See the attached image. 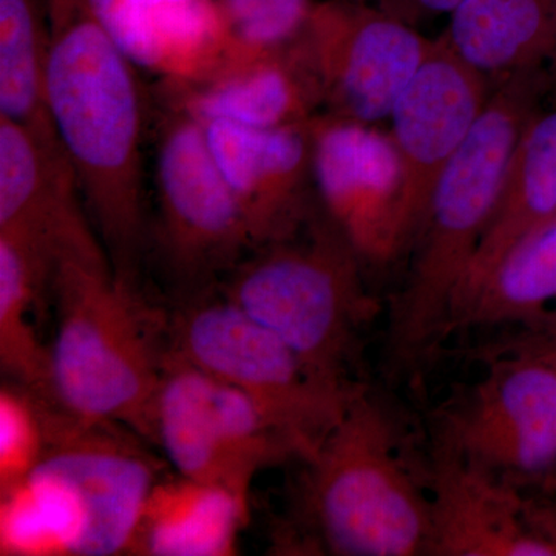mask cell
<instances>
[{
    "label": "cell",
    "instance_id": "obj_1",
    "mask_svg": "<svg viewBox=\"0 0 556 556\" xmlns=\"http://www.w3.org/2000/svg\"><path fill=\"white\" fill-rule=\"evenodd\" d=\"M46 9L51 124L115 277L139 292L150 241L142 159L146 102L138 67L87 0H46Z\"/></svg>",
    "mask_w": 556,
    "mask_h": 556
},
{
    "label": "cell",
    "instance_id": "obj_2",
    "mask_svg": "<svg viewBox=\"0 0 556 556\" xmlns=\"http://www.w3.org/2000/svg\"><path fill=\"white\" fill-rule=\"evenodd\" d=\"M50 294L56 311L49 345L51 404L153 442L167 348L141 294L115 277L93 226L61 241Z\"/></svg>",
    "mask_w": 556,
    "mask_h": 556
},
{
    "label": "cell",
    "instance_id": "obj_3",
    "mask_svg": "<svg viewBox=\"0 0 556 556\" xmlns=\"http://www.w3.org/2000/svg\"><path fill=\"white\" fill-rule=\"evenodd\" d=\"M548 94L547 68L497 83L477 126L439 178L388 327V357L413 367L448 334L450 317L495 211L508 161Z\"/></svg>",
    "mask_w": 556,
    "mask_h": 556
},
{
    "label": "cell",
    "instance_id": "obj_4",
    "mask_svg": "<svg viewBox=\"0 0 556 556\" xmlns=\"http://www.w3.org/2000/svg\"><path fill=\"white\" fill-rule=\"evenodd\" d=\"M397 439L386 407L361 387L303 463L294 548L340 556L428 555L430 495L402 460Z\"/></svg>",
    "mask_w": 556,
    "mask_h": 556
},
{
    "label": "cell",
    "instance_id": "obj_5",
    "mask_svg": "<svg viewBox=\"0 0 556 556\" xmlns=\"http://www.w3.org/2000/svg\"><path fill=\"white\" fill-rule=\"evenodd\" d=\"M362 258L318 203L295 236L249 252L218 292L283 340L316 378L353 388L348 369L376 302Z\"/></svg>",
    "mask_w": 556,
    "mask_h": 556
},
{
    "label": "cell",
    "instance_id": "obj_6",
    "mask_svg": "<svg viewBox=\"0 0 556 556\" xmlns=\"http://www.w3.org/2000/svg\"><path fill=\"white\" fill-rule=\"evenodd\" d=\"M167 351L251 399L306 463L361 386L316 378L291 348L219 292L182 303Z\"/></svg>",
    "mask_w": 556,
    "mask_h": 556
},
{
    "label": "cell",
    "instance_id": "obj_7",
    "mask_svg": "<svg viewBox=\"0 0 556 556\" xmlns=\"http://www.w3.org/2000/svg\"><path fill=\"white\" fill-rule=\"evenodd\" d=\"M155 166V243L182 305L218 292L254 241L200 121L164 109Z\"/></svg>",
    "mask_w": 556,
    "mask_h": 556
},
{
    "label": "cell",
    "instance_id": "obj_8",
    "mask_svg": "<svg viewBox=\"0 0 556 556\" xmlns=\"http://www.w3.org/2000/svg\"><path fill=\"white\" fill-rule=\"evenodd\" d=\"M46 448L28 477L61 504L76 556L130 555L160 466L129 428L90 422L43 401ZM27 477V478H28Z\"/></svg>",
    "mask_w": 556,
    "mask_h": 556
},
{
    "label": "cell",
    "instance_id": "obj_9",
    "mask_svg": "<svg viewBox=\"0 0 556 556\" xmlns=\"http://www.w3.org/2000/svg\"><path fill=\"white\" fill-rule=\"evenodd\" d=\"M153 444L179 477L223 486L244 500L260 471L298 459L251 399L169 351L153 413Z\"/></svg>",
    "mask_w": 556,
    "mask_h": 556
},
{
    "label": "cell",
    "instance_id": "obj_10",
    "mask_svg": "<svg viewBox=\"0 0 556 556\" xmlns=\"http://www.w3.org/2000/svg\"><path fill=\"white\" fill-rule=\"evenodd\" d=\"M321 113L378 124L427 60L434 39L368 0H316L294 40Z\"/></svg>",
    "mask_w": 556,
    "mask_h": 556
},
{
    "label": "cell",
    "instance_id": "obj_11",
    "mask_svg": "<svg viewBox=\"0 0 556 556\" xmlns=\"http://www.w3.org/2000/svg\"><path fill=\"white\" fill-rule=\"evenodd\" d=\"M439 444L500 477L556 468V343L497 362L447 413Z\"/></svg>",
    "mask_w": 556,
    "mask_h": 556
},
{
    "label": "cell",
    "instance_id": "obj_12",
    "mask_svg": "<svg viewBox=\"0 0 556 556\" xmlns=\"http://www.w3.org/2000/svg\"><path fill=\"white\" fill-rule=\"evenodd\" d=\"M318 201L364 263L408 248L404 172L393 138L376 124L318 113L311 119Z\"/></svg>",
    "mask_w": 556,
    "mask_h": 556
},
{
    "label": "cell",
    "instance_id": "obj_13",
    "mask_svg": "<svg viewBox=\"0 0 556 556\" xmlns=\"http://www.w3.org/2000/svg\"><path fill=\"white\" fill-rule=\"evenodd\" d=\"M493 87L492 80L438 38L391 110L390 135L404 172L408 247L422 225L439 178L477 126Z\"/></svg>",
    "mask_w": 556,
    "mask_h": 556
},
{
    "label": "cell",
    "instance_id": "obj_14",
    "mask_svg": "<svg viewBox=\"0 0 556 556\" xmlns=\"http://www.w3.org/2000/svg\"><path fill=\"white\" fill-rule=\"evenodd\" d=\"M203 127L247 218L254 249L295 236L320 203L311 121L268 130L222 121Z\"/></svg>",
    "mask_w": 556,
    "mask_h": 556
},
{
    "label": "cell",
    "instance_id": "obj_15",
    "mask_svg": "<svg viewBox=\"0 0 556 556\" xmlns=\"http://www.w3.org/2000/svg\"><path fill=\"white\" fill-rule=\"evenodd\" d=\"M431 556H556L526 500L493 471L437 444L430 468Z\"/></svg>",
    "mask_w": 556,
    "mask_h": 556
},
{
    "label": "cell",
    "instance_id": "obj_16",
    "mask_svg": "<svg viewBox=\"0 0 556 556\" xmlns=\"http://www.w3.org/2000/svg\"><path fill=\"white\" fill-rule=\"evenodd\" d=\"M163 100L201 124L222 121L262 130L308 123L321 113L316 79L294 42L204 79L163 80Z\"/></svg>",
    "mask_w": 556,
    "mask_h": 556
},
{
    "label": "cell",
    "instance_id": "obj_17",
    "mask_svg": "<svg viewBox=\"0 0 556 556\" xmlns=\"http://www.w3.org/2000/svg\"><path fill=\"white\" fill-rule=\"evenodd\" d=\"M555 217L556 109L538 112L511 153L495 211L457 292L450 324L501 260Z\"/></svg>",
    "mask_w": 556,
    "mask_h": 556
},
{
    "label": "cell",
    "instance_id": "obj_18",
    "mask_svg": "<svg viewBox=\"0 0 556 556\" xmlns=\"http://www.w3.org/2000/svg\"><path fill=\"white\" fill-rule=\"evenodd\" d=\"M441 39L496 86L547 68L556 53V0H463Z\"/></svg>",
    "mask_w": 556,
    "mask_h": 556
},
{
    "label": "cell",
    "instance_id": "obj_19",
    "mask_svg": "<svg viewBox=\"0 0 556 556\" xmlns=\"http://www.w3.org/2000/svg\"><path fill=\"white\" fill-rule=\"evenodd\" d=\"M248 500L223 486L178 477L160 479L146 501L130 555L236 554Z\"/></svg>",
    "mask_w": 556,
    "mask_h": 556
},
{
    "label": "cell",
    "instance_id": "obj_20",
    "mask_svg": "<svg viewBox=\"0 0 556 556\" xmlns=\"http://www.w3.org/2000/svg\"><path fill=\"white\" fill-rule=\"evenodd\" d=\"M56 251L47 241L0 230V365L11 382L50 401V346L33 325L50 292Z\"/></svg>",
    "mask_w": 556,
    "mask_h": 556
},
{
    "label": "cell",
    "instance_id": "obj_21",
    "mask_svg": "<svg viewBox=\"0 0 556 556\" xmlns=\"http://www.w3.org/2000/svg\"><path fill=\"white\" fill-rule=\"evenodd\" d=\"M49 47L46 0H0V116L62 150L46 102Z\"/></svg>",
    "mask_w": 556,
    "mask_h": 556
},
{
    "label": "cell",
    "instance_id": "obj_22",
    "mask_svg": "<svg viewBox=\"0 0 556 556\" xmlns=\"http://www.w3.org/2000/svg\"><path fill=\"white\" fill-rule=\"evenodd\" d=\"M555 300L556 218L501 260L477 294L453 317L448 332L527 318Z\"/></svg>",
    "mask_w": 556,
    "mask_h": 556
},
{
    "label": "cell",
    "instance_id": "obj_23",
    "mask_svg": "<svg viewBox=\"0 0 556 556\" xmlns=\"http://www.w3.org/2000/svg\"><path fill=\"white\" fill-rule=\"evenodd\" d=\"M228 36L226 65L288 47L316 0H215Z\"/></svg>",
    "mask_w": 556,
    "mask_h": 556
},
{
    "label": "cell",
    "instance_id": "obj_24",
    "mask_svg": "<svg viewBox=\"0 0 556 556\" xmlns=\"http://www.w3.org/2000/svg\"><path fill=\"white\" fill-rule=\"evenodd\" d=\"M43 448V399L20 383H3L0 390V495L31 473Z\"/></svg>",
    "mask_w": 556,
    "mask_h": 556
},
{
    "label": "cell",
    "instance_id": "obj_25",
    "mask_svg": "<svg viewBox=\"0 0 556 556\" xmlns=\"http://www.w3.org/2000/svg\"><path fill=\"white\" fill-rule=\"evenodd\" d=\"M397 20L419 28L424 22L453 13L463 0H368Z\"/></svg>",
    "mask_w": 556,
    "mask_h": 556
},
{
    "label": "cell",
    "instance_id": "obj_26",
    "mask_svg": "<svg viewBox=\"0 0 556 556\" xmlns=\"http://www.w3.org/2000/svg\"><path fill=\"white\" fill-rule=\"evenodd\" d=\"M526 518L530 527L556 546V504L526 501Z\"/></svg>",
    "mask_w": 556,
    "mask_h": 556
},
{
    "label": "cell",
    "instance_id": "obj_27",
    "mask_svg": "<svg viewBox=\"0 0 556 556\" xmlns=\"http://www.w3.org/2000/svg\"><path fill=\"white\" fill-rule=\"evenodd\" d=\"M548 75V94H556V53L552 58L551 64L547 67Z\"/></svg>",
    "mask_w": 556,
    "mask_h": 556
},
{
    "label": "cell",
    "instance_id": "obj_28",
    "mask_svg": "<svg viewBox=\"0 0 556 556\" xmlns=\"http://www.w3.org/2000/svg\"><path fill=\"white\" fill-rule=\"evenodd\" d=\"M156 5H181V3L197 2V0H155Z\"/></svg>",
    "mask_w": 556,
    "mask_h": 556
},
{
    "label": "cell",
    "instance_id": "obj_29",
    "mask_svg": "<svg viewBox=\"0 0 556 556\" xmlns=\"http://www.w3.org/2000/svg\"><path fill=\"white\" fill-rule=\"evenodd\" d=\"M547 485H548V489L555 490V492H556V468H555L554 473H552L551 477L547 478Z\"/></svg>",
    "mask_w": 556,
    "mask_h": 556
},
{
    "label": "cell",
    "instance_id": "obj_30",
    "mask_svg": "<svg viewBox=\"0 0 556 556\" xmlns=\"http://www.w3.org/2000/svg\"><path fill=\"white\" fill-rule=\"evenodd\" d=\"M555 218H556V217H555ZM555 218H554V219H555Z\"/></svg>",
    "mask_w": 556,
    "mask_h": 556
}]
</instances>
